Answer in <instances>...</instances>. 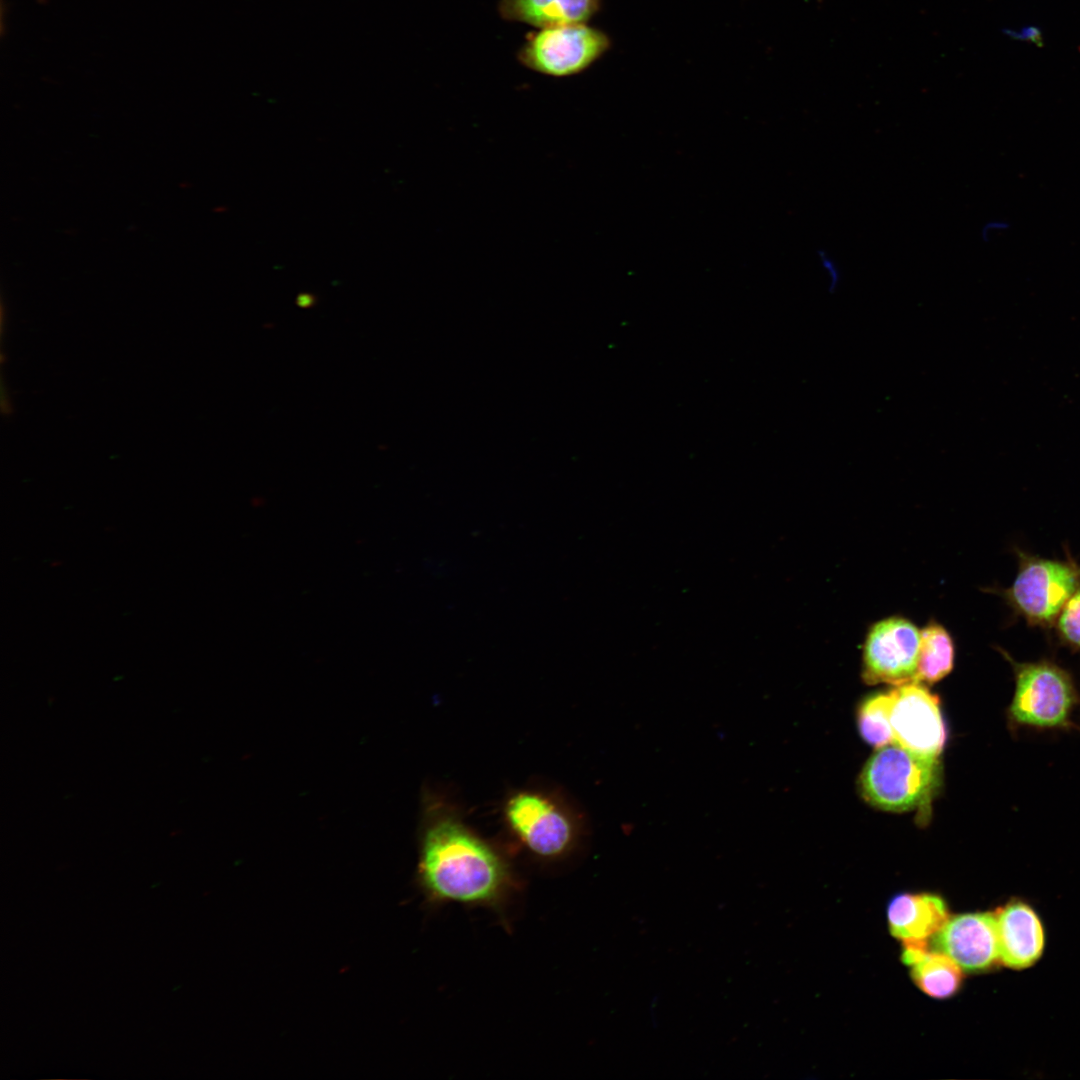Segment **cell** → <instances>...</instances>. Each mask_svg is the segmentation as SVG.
<instances>
[{"label": "cell", "mask_w": 1080, "mask_h": 1080, "mask_svg": "<svg viewBox=\"0 0 1080 1080\" xmlns=\"http://www.w3.org/2000/svg\"><path fill=\"white\" fill-rule=\"evenodd\" d=\"M416 884L431 907L456 903L498 914L517 888L506 857L435 802L425 807L422 818Z\"/></svg>", "instance_id": "cell-1"}, {"label": "cell", "mask_w": 1080, "mask_h": 1080, "mask_svg": "<svg viewBox=\"0 0 1080 1080\" xmlns=\"http://www.w3.org/2000/svg\"><path fill=\"white\" fill-rule=\"evenodd\" d=\"M999 652L1014 674V693L1006 709L1012 734L1023 729L1043 732L1078 728L1072 719L1078 693L1069 671L1049 659L1019 662L1003 649Z\"/></svg>", "instance_id": "cell-2"}, {"label": "cell", "mask_w": 1080, "mask_h": 1080, "mask_svg": "<svg viewBox=\"0 0 1080 1080\" xmlns=\"http://www.w3.org/2000/svg\"><path fill=\"white\" fill-rule=\"evenodd\" d=\"M940 776L937 757L891 743L878 748L866 762L859 787L863 798L881 810H924L940 784Z\"/></svg>", "instance_id": "cell-3"}, {"label": "cell", "mask_w": 1080, "mask_h": 1080, "mask_svg": "<svg viewBox=\"0 0 1080 1080\" xmlns=\"http://www.w3.org/2000/svg\"><path fill=\"white\" fill-rule=\"evenodd\" d=\"M1016 555V577L999 595L1029 626L1048 628L1079 586L1080 566L1071 558L1047 559L1018 548Z\"/></svg>", "instance_id": "cell-4"}, {"label": "cell", "mask_w": 1080, "mask_h": 1080, "mask_svg": "<svg viewBox=\"0 0 1080 1080\" xmlns=\"http://www.w3.org/2000/svg\"><path fill=\"white\" fill-rule=\"evenodd\" d=\"M504 821L520 845L543 861L567 856L580 835L576 816L560 800L537 790L513 792L504 803Z\"/></svg>", "instance_id": "cell-5"}, {"label": "cell", "mask_w": 1080, "mask_h": 1080, "mask_svg": "<svg viewBox=\"0 0 1080 1080\" xmlns=\"http://www.w3.org/2000/svg\"><path fill=\"white\" fill-rule=\"evenodd\" d=\"M610 47L608 36L586 23L537 29L526 35L516 57L521 65L551 77H569L590 67Z\"/></svg>", "instance_id": "cell-6"}, {"label": "cell", "mask_w": 1080, "mask_h": 1080, "mask_svg": "<svg viewBox=\"0 0 1080 1080\" xmlns=\"http://www.w3.org/2000/svg\"><path fill=\"white\" fill-rule=\"evenodd\" d=\"M920 631L908 619L889 617L869 629L863 650V678L869 684L916 681Z\"/></svg>", "instance_id": "cell-7"}, {"label": "cell", "mask_w": 1080, "mask_h": 1080, "mask_svg": "<svg viewBox=\"0 0 1080 1080\" xmlns=\"http://www.w3.org/2000/svg\"><path fill=\"white\" fill-rule=\"evenodd\" d=\"M893 743L914 753L938 757L946 730L940 702L920 682H909L893 689L890 711Z\"/></svg>", "instance_id": "cell-8"}, {"label": "cell", "mask_w": 1080, "mask_h": 1080, "mask_svg": "<svg viewBox=\"0 0 1080 1080\" xmlns=\"http://www.w3.org/2000/svg\"><path fill=\"white\" fill-rule=\"evenodd\" d=\"M934 936L933 947L952 958L961 969L984 970L999 959L995 914L953 916Z\"/></svg>", "instance_id": "cell-9"}, {"label": "cell", "mask_w": 1080, "mask_h": 1080, "mask_svg": "<svg viewBox=\"0 0 1080 1080\" xmlns=\"http://www.w3.org/2000/svg\"><path fill=\"white\" fill-rule=\"evenodd\" d=\"M995 917L999 959L1014 969L1031 966L1044 947V932L1036 913L1028 905L1015 902L1001 908Z\"/></svg>", "instance_id": "cell-10"}, {"label": "cell", "mask_w": 1080, "mask_h": 1080, "mask_svg": "<svg viewBox=\"0 0 1080 1080\" xmlns=\"http://www.w3.org/2000/svg\"><path fill=\"white\" fill-rule=\"evenodd\" d=\"M887 915L891 934L903 943L928 941L949 919L943 899L929 893L896 895Z\"/></svg>", "instance_id": "cell-11"}, {"label": "cell", "mask_w": 1080, "mask_h": 1080, "mask_svg": "<svg viewBox=\"0 0 1080 1080\" xmlns=\"http://www.w3.org/2000/svg\"><path fill=\"white\" fill-rule=\"evenodd\" d=\"M600 5L601 0H500L498 13L506 21L543 29L586 23Z\"/></svg>", "instance_id": "cell-12"}, {"label": "cell", "mask_w": 1080, "mask_h": 1080, "mask_svg": "<svg viewBox=\"0 0 1080 1080\" xmlns=\"http://www.w3.org/2000/svg\"><path fill=\"white\" fill-rule=\"evenodd\" d=\"M954 664V644L940 624L929 623L920 630V650L916 682L934 683L948 675Z\"/></svg>", "instance_id": "cell-13"}, {"label": "cell", "mask_w": 1080, "mask_h": 1080, "mask_svg": "<svg viewBox=\"0 0 1080 1080\" xmlns=\"http://www.w3.org/2000/svg\"><path fill=\"white\" fill-rule=\"evenodd\" d=\"M911 968L915 984L933 998L950 997L960 986L961 967L945 953L928 950Z\"/></svg>", "instance_id": "cell-14"}, {"label": "cell", "mask_w": 1080, "mask_h": 1080, "mask_svg": "<svg viewBox=\"0 0 1080 1080\" xmlns=\"http://www.w3.org/2000/svg\"><path fill=\"white\" fill-rule=\"evenodd\" d=\"M893 689L874 694L863 701L858 710V727L864 740L877 748L893 743L890 711Z\"/></svg>", "instance_id": "cell-15"}, {"label": "cell", "mask_w": 1080, "mask_h": 1080, "mask_svg": "<svg viewBox=\"0 0 1080 1080\" xmlns=\"http://www.w3.org/2000/svg\"><path fill=\"white\" fill-rule=\"evenodd\" d=\"M1054 624L1060 643L1072 651L1080 652V584Z\"/></svg>", "instance_id": "cell-16"}, {"label": "cell", "mask_w": 1080, "mask_h": 1080, "mask_svg": "<svg viewBox=\"0 0 1080 1080\" xmlns=\"http://www.w3.org/2000/svg\"><path fill=\"white\" fill-rule=\"evenodd\" d=\"M818 259L828 281V290L833 293L841 282V271L835 259L824 249L818 251Z\"/></svg>", "instance_id": "cell-17"}, {"label": "cell", "mask_w": 1080, "mask_h": 1080, "mask_svg": "<svg viewBox=\"0 0 1080 1080\" xmlns=\"http://www.w3.org/2000/svg\"><path fill=\"white\" fill-rule=\"evenodd\" d=\"M1008 34L1018 40L1030 41L1037 46H1043L1041 32L1036 27L1029 26L1022 28L1020 31H1008Z\"/></svg>", "instance_id": "cell-18"}]
</instances>
